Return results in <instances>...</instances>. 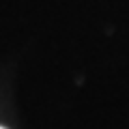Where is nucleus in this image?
<instances>
[{
    "mask_svg": "<svg viewBox=\"0 0 129 129\" xmlns=\"http://www.w3.org/2000/svg\"><path fill=\"white\" fill-rule=\"evenodd\" d=\"M0 129H2V127H0Z\"/></svg>",
    "mask_w": 129,
    "mask_h": 129,
    "instance_id": "obj_1",
    "label": "nucleus"
}]
</instances>
